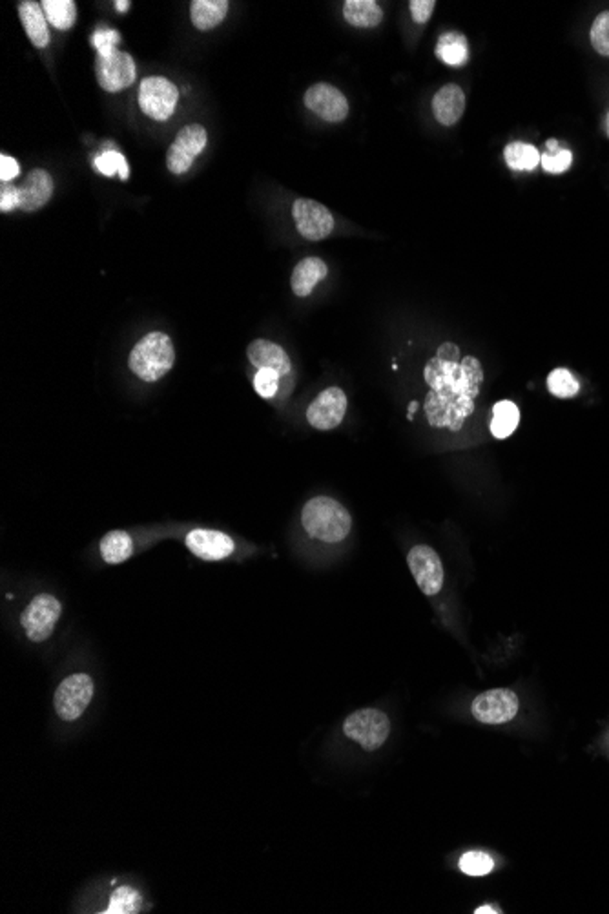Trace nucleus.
Listing matches in <instances>:
<instances>
[{
  "label": "nucleus",
  "mask_w": 609,
  "mask_h": 914,
  "mask_svg": "<svg viewBox=\"0 0 609 914\" xmlns=\"http://www.w3.org/2000/svg\"><path fill=\"white\" fill-rule=\"evenodd\" d=\"M423 378L430 387L425 396V414L430 427L460 431L475 411L484 384V367L477 356H462L460 362L432 356Z\"/></svg>",
  "instance_id": "1"
},
{
  "label": "nucleus",
  "mask_w": 609,
  "mask_h": 914,
  "mask_svg": "<svg viewBox=\"0 0 609 914\" xmlns=\"http://www.w3.org/2000/svg\"><path fill=\"white\" fill-rule=\"evenodd\" d=\"M301 524L313 539L336 544L347 539L353 519L349 511L331 497H316L303 506Z\"/></svg>",
  "instance_id": "2"
},
{
  "label": "nucleus",
  "mask_w": 609,
  "mask_h": 914,
  "mask_svg": "<svg viewBox=\"0 0 609 914\" xmlns=\"http://www.w3.org/2000/svg\"><path fill=\"white\" fill-rule=\"evenodd\" d=\"M176 364V351L172 340L165 333H148L142 336L130 353V371L142 382H158Z\"/></svg>",
  "instance_id": "3"
},
{
  "label": "nucleus",
  "mask_w": 609,
  "mask_h": 914,
  "mask_svg": "<svg viewBox=\"0 0 609 914\" xmlns=\"http://www.w3.org/2000/svg\"><path fill=\"white\" fill-rule=\"evenodd\" d=\"M343 732L363 750H378L391 734L389 717L376 708H363L351 714L343 723Z\"/></svg>",
  "instance_id": "4"
},
{
  "label": "nucleus",
  "mask_w": 609,
  "mask_h": 914,
  "mask_svg": "<svg viewBox=\"0 0 609 914\" xmlns=\"http://www.w3.org/2000/svg\"><path fill=\"white\" fill-rule=\"evenodd\" d=\"M179 101L178 86L167 77H146L139 86V106L154 121H167L176 112Z\"/></svg>",
  "instance_id": "5"
},
{
  "label": "nucleus",
  "mask_w": 609,
  "mask_h": 914,
  "mask_svg": "<svg viewBox=\"0 0 609 914\" xmlns=\"http://www.w3.org/2000/svg\"><path fill=\"white\" fill-rule=\"evenodd\" d=\"M63 606L50 593H39L23 612L21 623L32 643H44L61 619Z\"/></svg>",
  "instance_id": "6"
},
{
  "label": "nucleus",
  "mask_w": 609,
  "mask_h": 914,
  "mask_svg": "<svg viewBox=\"0 0 609 914\" xmlns=\"http://www.w3.org/2000/svg\"><path fill=\"white\" fill-rule=\"evenodd\" d=\"M93 699V681L86 674L66 677L53 695V706L63 721L79 719Z\"/></svg>",
  "instance_id": "7"
},
{
  "label": "nucleus",
  "mask_w": 609,
  "mask_h": 914,
  "mask_svg": "<svg viewBox=\"0 0 609 914\" xmlns=\"http://www.w3.org/2000/svg\"><path fill=\"white\" fill-rule=\"evenodd\" d=\"M208 133L201 124H188L181 128L176 141L170 144L167 154V167L172 174L181 176L190 170L194 160L205 150Z\"/></svg>",
  "instance_id": "8"
},
{
  "label": "nucleus",
  "mask_w": 609,
  "mask_h": 914,
  "mask_svg": "<svg viewBox=\"0 0 609 914\" xmlns=\"http://www.w3.org/2000/svg\"><path fill=\"white\" fill-rule=\"evenodd\" d=\"M292 216L297 232L309 241H322L334 230V218L331 210L314 199H295Z\"/></svg>",
  "instance_id": "9"
},
{
  "label": "nucleus",
  "mask_w": 609,
  "mask_h": 914,
  "mask_svg": "<svg viewBox=\"0 0 609 914\" xmlns=\"http://www.w3.org/2000/svg\"><path fill=\"white\" fill-rule=\"evenodd\" d=\"M95 73L99 86L110 93H115L133 84L137 70L131 55L121 50H113L108 55H97Z\"/></svg>",
  "instance_id": "10"
},
{
  "label": "nucleus",
  "mask_w": 609,
  "mask_h": 914,
  "mask_svg": "<svg viewBox=\"0 0 609 914\" xmlns=\"http://www.w3.org/2000/svg\"><path fill=\"white\" fill-rule=\"evenodd\" d=\"M349 400L340 387H329L316 396L307 409L309 423L318 431L336 429L347 414Z\"/></svg>",
  "instance_id": "11"
},
{
  "label": "nucleus",
  "mask_w": 609,
  "mask_h": 914,
  "mask_svg": "<svg viewBox=\"0 0 609 914\" xmlns=\"http://www.w3.org/2000/svg\"><path fill=\"white\" fill-rule=\"evenodd\" d=\"M473 715L486 724H502L518 714V697L506 688L488 690L473 701Z\"/></svg>",
  "instance_id": "12"
},
{
  "label": "nucleus",
  "mask_w": 609,
  "mask_h": 914,
  "mask_svg": "<svg viewBox=\"0 0 609 914\" xmlns=\"http://www.w3.org/2000/svg\"><path fill=\"white\" fill-rule=\"evenodd\" d=\"M407 562L418 588L425 595L440 593L443 586V566L432 548L423 544L414 546L407 555Z\"/></svg>",
  "instance_id": "13"
},
{
  "label": "nucleus",
  "mask_w": 609,
  "mask_h": 914,
  "mask_svg": "<svg viewBox=\"0 0 609 914\" xmlns=\"http://www.w3.org/2000/svg\"><path fill=\"white\" fill-rule=\"evenodd\" d=\"M304 106L327 122H342L349 115L347 97L333 84L318 83L304 93Z\"/></svg>",
  "instance_id": "14"
},
{
  "label": "nucleus",
  "mask_w": 609,
  "mask_h": 914,
  "mask_svg": "<svg viewBox=\"0 0 609 914\" xmlns=\"http://www.w3.org/2000/svg\"><path fill=\"white\" fill-rule=\"evenodd\" d=\"M187 548L203 560H223L236 549L232 537L218 530H192L185 539Z\"/></svg>",
  "instance_id": "15"
},
{
  "label": "nucleus",
  "mask_w": 609,
  "mask_h": 914,
  "mask_svg": "<svg viewBox=\"0 0 609 914\" xmlns=\"http://www.w3.org/2000/svg\"><path fill=\"white\" fill-rule=\"evenodd\" d=\"M53 178L43 170V169H34L26 174L24 181L19 187V196H21V210L24 212H35L41 207H44L52 196H53Z\"/></svg>",
  "instance_id": "16"
},
{
  "label": "nucleus",
  "mask_w": 609,
  "mask_h": 914,
  "mask_svg": "<svg viewBox=\"0 0 609 914\" xmlns=\"http://www.w3.org/2000/svg\"><path fill=\"white\" fill-rule=\"evenodd\" d=\"M466 112V93L459 84L441 86L432 99V113L443 126H452Z\"/></svg>",
  "instance_id": "17"
},
{
  "label": "nucleus",
  "mask_w": 609,
  "mask_h": 914,
  "mask_svg": "<svg viewBox=\"0 0 609 914\" xmlns=\"http://www.w3.org/2000/svg\"><path fill=\"white\" fill-rule=\"evenodd\" d=\"M246 356L256 369H272L279 376H286L292 371V364L285 349L270 340H254L246 349Z\"/></svg>",
  "instance_id": "18"
},
{
  "label": "nucleus",
  "mask_w": 609,
  "mask_h": 914,
  "mask_svg": "<svg viewBox=\"0 0 609 914\" xmlns=\"http://www.w3.org/2000/svg\"><path fill=\"white\" fill-rule=\"evenodd\" d=\"M329 274V268L320 258H304L301 259L292 272V290L297 297H307L320 281H324Z\"/></svg>",
  "instance_id": "19"
},
{
  "label": "nucleus",
  "mask_w": 609,
  "mask_h": 914,
  "mask_svg": "<svg viewBox=\"0 0 609 914\" xmlns=\"http://www.w3.org/2000/svg\"><path fill=\"white\" fill-rule=\"evenodd\" d=\"M19 17L34 46L41 50L46 48L50 44V30L43 6L39 3H34V0H26V3L19 5Z\"/></svg>",
  "instance_id": "20"
},
{
  "label": "nucleus",
  "mask_w": 609,
  "mask_h": 914,
  "mask_svg": "<svg viewBox=\"0 0 609 914\" xmlns=\"http://www.w3.org/2000/svg\"><path fill=\"white\" fill-rule=\"evenodd\" d=\"M228 6L227 0H194L190 5L192 24L201 32L214 30L225 21Z\"/></svg>",
  "instance_id": "21"
},
{
  "label": "nucleus",
  "mask_w": 609,
  "mask_h": 914,
  "mask_svg": "<svg viewBox=\"0 0 609 914\" xmlns=\"http://www.w3.org/2000/svg\"><path fill=\"white\" fill-rule=\"evenodd\" d=\"M343 17L354 28H376L383 21V10L374 0H347Z\"/></svg>",
  "instance_id": "22"
},
{
  "label": "nucleus",
  "mask_w": 609,
  "mask_h": 914,
  "mask_svg": "<svg viewBox=\"0 0 609 914\" xmlns=\"http://www.w3.org/2000/svg\"><path fill=\"white\" fill-rule=\"evenodd\" d=\"M436 55L447 66L459 68L468 63L469 46L468 39L462 34H443L436 44Z\"/></svg>",
  "instance_id": "23"
},
{
  "label": "nucleus",
  "mask_w": 609,
  "mask_h": 914,
  "mask_svg": "<svg viewBox=\"0 0 609 914\" xmlns=\"http://www.w3.org/2000/svg\"><path fill=\"white\" fill-rule=\"evenodd\" d=\"M99 549H101V557L104 562L121 564L131 557L133 540L126 531L113 530L102 537Z\"/></svg>",
  "instance_id": "24"
},
{
  "label": "nucleus",
  "mask_w": 609,
  "mask_h": 914,
  "mask_svg": "<svg viewBox=\"0 0 609 914\" xmlns=\"http://www.w3.org/2000/svg\"><path fill=\"white\" fill-rule=\"evenodd\" d=\"M520 422V411L511 400H500L493 405L491 433L495 438L504 440L515 433Z\"/></svg>",
  "instance_id": "25"
},
{
  "label": "nucleus",
  "mask_w": 609,
  "mask_h": 914,
  "mask_svg": "<svg viewBox=\"0 0 609 914\" xmlns=\"http://www.w3.org/2000/svg\"><path fill=\"white\" fill-rule=\"evenodd\" d=\"M41 6L48 24L55 26L61 32L73 28L77 21V5L73 0H43Z\"/></svg>",
  "instance_id": "26"
},
{
  "label": "nucleus",
  "mask_w": 609,
  "mask_h": 914,
  "mask_svg": "<svg viewBox=\"0 0 609 914\" xmlns=\"http://www.w3.org/2000/svg\"><path fill=\"white\" fill-rule=\"evenodd\" d=\"M504 158L509 169L513 170H524V172H533L538 163H540V154L533 144L527 142H509L504 150Z\"/></svg>",
  "instance_id": "27"
},
{
  "label": "nucleus",
  "mask_w": 609,
  "mask_h": 914,
  "mask_svg": "<svg viewBox=\"0 0 609 914\" xmlns=\"http://www.w3.org/2000/svg\"><path fill=\"white\" fill-rule=\"evenodd\" d=\"M140 909V894L130 887V885H121L113 890L110 903L104 914H133Z\"/></svg>",
  "instance_id": "28"
},
{
  "label": "nucleus",
  "mask_w": 609,
  "mask_h": 914,
  "mask_svg": "<svg viewBox=\"0 0 609 914\" xmlns=\"http://www.w3.org/2000/svg\"><path fill=\"white\" fill-rule=\"evenodd\" d=\"M547 389L556 398H573L580 391L578 380L567 369H555L547 376Z\"/></svg>",
  "instance_id": "29"
},
{
  "label": "nucleus",
  "mask_w": 609,
  "mask_h": 914,
  "mask_svg": "<svg viewBox=\"0 0 609 914\" xmlns=\"http://www.w3.org/2000/svg\"><path fill=\"white\" fill-rule=\"evenodd\" d=\"M95 169H97L102 176H108V178L119 176L122 181H126V180L130 178L128 161L124 160V156H122V154H119V151H115V150H106L104 154H101V156L95 160Z\"/></svg>",
  "instance_id": "30"
},
{
  "label": "nucleus",
  "mask_w": 609,
  "mask_h": 914,
  "mask_svg": "<svg viewBox=\"0 0 609 914\" xmlns=\"http://www.w3.org/2000/svg\"><path fill=\"white\" fill-rule=\"evenodd\" d=\"M460 869L468 876H486L495 869V861L488 852L471 851L462 856Z\"/></svg>",
  "instance_id": "31"
},
{
  "label": "nucleus",
  "mask_w": 609,
  "mask_h": 914,
  "mask_svg": "<svg viewBox=\"0 0 609 914\" xmlns=\"http://www.w3.org/2000/svg\"><path fill=\"white\" fill-rule=\"evenodd\" d=\"M591 44L600 55L609 57V12H602L594 19L591 26Z\"/></svg>",
  "instance_id": "32"
},
{
  "label": "nucleus",
  "mask_w": 609,
  "mask_h": 914,
  "mask_svg": "<svg viewBox=\"0 0 609 914\" xmlns=\"http://www.w3.org/2000/svg\"><path fill=\"white\" fill-rule=\"evenodd\" d=\"M540 163L546 172L562 174V172L569 170V167L573 163V154L566 148H558L553 151H546L544 156H540Z\"/></svg>",
  "instance_id": "33"
},
{
  "label": "nucleus",
  "mask_w": 609,
  "mask_h": 914,
  "mask_svg": "<svg viewBox=\"0 0 609 914\" xmlns=\"http://www.w3.org/2000/svg\"><path fill=\"white\" fill-rule=\"evenodd\" d=\"M279 374L272 369H257L256 376H254V389L259 396H263L265 400H270L277 394V389H279Z\"/></svg>",
  "instance_id": "34"
},
{
  "label": "nucleus",
  "mask_w": 609,
  "mask_h": 914,
  "mask_svg": "<svg viewBox=\"0 0 609 914\" xmlns=\"http://www.w3.org/2000/svg\"><path fill=\"white\" fill-rule=\"evenodd\" d=\"M121 41L119 34L113 32V30H108V28H99L93 35V46L97 48V55H108L111 53L115 48V44Z\"/></svg>",
  "instance_id": "35"
},
{
  "label": "nucleus",
  "mask_w": 609,
  "mask_h": 914,
  "mask_svg": "<svg viewBox=\"0 0 609 914\" xmlns=\"http://www.w3.org/2000/svg\"><path fill=\"white\" fill-rule=\"evenodd\" d=\"M21 207V196H19V187L14 183H3L0 187V212L8 214L14 212Z\"/></svg>",
  "instance_id": "36"
},
{
  "label": "nucleus",
  "mask_w": 609,
  "mask_h": 914,
  "mask_svg": "<svg viewBox=\"0 0 609 914\" xmlns=\"http://www.w3.org/2000/svg\"><path fill=\"white\" fill-rule=\"evenodd\" d=\"M434 8H436L434 0H411L409 3V10L416 24H425L434 14Z\"/></svg>",
  "instance_id": "37"
},
{
  "label": "nucleus",
  "mask_w": 609,
  "mask_h": 914,
  "mask_svg": "<svg viewBox=\"0 0 609 914\" xmlns=\"http://www.w3.org/2000/svg\"><path fill=\"white\" fill-rule=\"evenodd\" d=\"M19 174H21V167H19L17 160H14L6 154L0 156V181L12 183Z\"/></svg>",
  "instance_id": "38"
},
{
  "label": "nucleus",
  "mask_w": 609,
  "mask_h": 914,
  "mask_svg": "<svg viewBox=\"0 0 609 914\" xmlns=\"http://www.w3.org/2000/svg\"><path fill=\"white\" fill-rule=\"evenodd\" d=\"M115 6H117V12L124 14V12H126V10L130 8V3H124V0H117V3H115Z\"/></svg>",
  "instance_id": "39"
},
{
  "label": "nucleus",
  "mask_w": 609,
  "mask_h": 914,
  "mask_svg": "<svg viewBox=\"0 0 609 914\" xmlns=\"http://www.w3.org/2000/svg\"><path fill=\"white\" fill-rule=\"evenodd\" d=\"M475 912H477V914H484V912H500V910H497V909H493V907H489V905H484V907H478Z\"/></svg>",
  "instance_id": "40"
},
{
  "label": "nucleus",
  "mask_w": 609,
  "mask_h": 914,
  "mask_svg": "<svg viewBox=\"0 0 609 914\" xmlns=\"http://www.w3.org/2000/svg\"><path fill=\"white\" fill-rule=\"evenodd\" d=\"M546 146H547V151L558 150V141H556V139H549V141L546 142Z\"/></svg>",
  "instance_id": "41"
},
{
  "label": "nucleus",
  "mask_w": 609,
  "mask_h": 914,
  "mask_svg": "<svg viewBox=\"0 0 609 914\" xmlns=\"http://www.w3.org/2000/svg\"><path fill=\"white\" fill-rule=\"evenodd\" d=\"M416 409H418V402H411V405H409V420H412V414H414Z\"/></svg>",
  "instance_id": "42"
},
{
  "label": "nucleus",
  "mask_w": 609,
  "mask_h": 914,
  "mask_svg": "<svg viewBox=\"0 0 609 914\" xmlns=\"http://www.w3.org/2000/svg\"><path fill=\"white\" fill-rule=\"evenodd\" d=\"M607 119H609V117H607Z\"/></svg>",
  "instance_id": "43"
}]
</instances>
